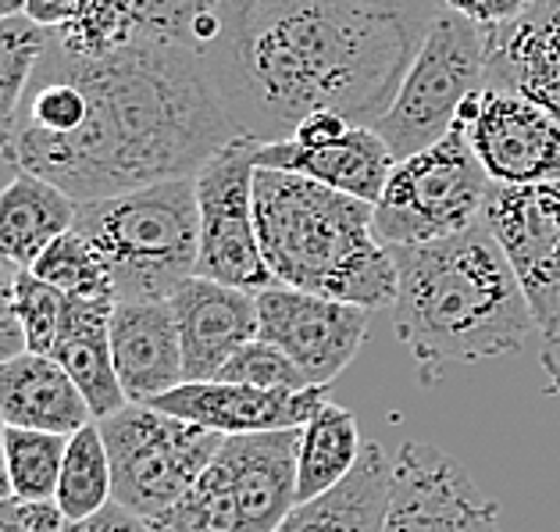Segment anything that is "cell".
<instances>
[{
	"instance_id": "6da1fadb",
	"label": "cell",
	"mask_w": 560,
	"mask_h": 532,
	"mask_svg": "<svg viewBox=\"0 0 560 532\" xmlns=\"http://www.w3.org/2000/svg\"><path fill=\"white\" fill-rule=\"evenodd\" d=\"M243 136L197 50L136 39L104 58L47 44L25 90L11 165L75 204L194 180Z\"/></svg>"
},
{
	"instance_id": "7a4b0ae2",
	"label": "cell",
	"mask_w": 560,
	"mask_h": 532,
	"mask_svg": "<svg viewBox=\"0 0 560 532\" xmlns=\"http://www.w3.org/2000/svg\"><path fill=\"white\" fill-rule=\"evenodd\" d=\"M443 0H240L203 61L236 129L290 140L318 112L375 126Z\"/></svg>"
},
{
	"instance_id": "3957f363",
	"label": "cell",
	"mask_w": 560,
	"mask_h": 532,
	"mask_svg": "<svg viewBox=\"0 0 560 532\" xmlns=\"http://www.w3.org/2000/svg\"><path fill=\"white\" fill-rule=\"evenodd\" d=\"M389 254L396 265L393 325L425 386L450 365L503 358L542 339L486 222L421 247H389Z\"/></svg>"
},
{
	"instance_id": "277c9868",
	"label": "cell",
	"mask_w": 560,
	"mask_h": 532,
	"mask_svg": "<svg viewBox=\"0 0 560 532\" xmlns=\"http://www.w3.org/2000/svg\"><path fill=\"white\" fill-rule=\"evenodd\" d=\"M254 218L265 265L279 286L364 311L393 308L396 265L375 236V204L293 172L257 169Z\"/></svg>"
},
{
	"instance_id": "5b68a950",
	"label": "cell",
	"mask_w": 560,
	"mask_h": 532,
	"mask_svg": "<svg viewBox=\"0 0 560 532\" xmlns=\"http://www.w3.org/2000/svg\"><path fill=\"white\" fill-rule=\"evenodd\" d=\"M83 233L112 271L115 300H172L197 276L200 208L197 180H168L129 194L79 204Z\"/></svg>"
},
{
	"instance_id": "8992f818",
	"label": "cell",
	"mask_w": 560,
	"mask_h": 532,
	"mask_svg": "<svg viewBox=\"0 0 560 532\" xmlns=\"http://www.w3.org/2000/svg\"><path fill=\"white\" fill-rule=\"evenodd\" d=\"M296 450L300 429L225 436L197 486L150 525L154 532H276L300 504Z\"/></svg>"
},
{
	"instance_id": "52a82bcc",
	"label": "cell",
	"mask_w": 560,
	"mask_h": 532,
	"mask_svg": "<svg viewBox=\"0 0 560 532\" xmlns=\"http://www.w3.org/2000/svg\"><path fill=\"white\" fill-rule=\"evenodd\" d=\"M478 90H486L482 30L443 4L429 36L421 39L389 112L375 122V132L386 140L396 161L421 154L454 132L464 104Z\"/></svg>"
},
{
	"instance_id": "ba28073f",
	"label": "cell",
	"mask_w": 560,
	"mask_h": 532,
	"mask_svg": "<svg viewBox=\"0 0 560 532\" xmlns=\"http://www.w3.org/2000/svg\"><path fill=\"white\" fill-rule=\"evenodd\" d=\"M493 180L478 165L460 126L440 143L396 161L389 183L375 200V236L386 247L460 236L482 225L486 197Z\"/></svg>"
},
{
	"instance_id": "9c48e42d",
	"label": "cell",
	"mask_w": 560,
	"mask_h": 532,
	"mask_svg": "<svg viewBox=\"0 0 560 532\" xmlns=\"http://www.w3.org/2000/svg\"><path fill=\"white\" fill-rule=\"evenodd\" d=\"M97 426L112 458L115 504L147 522L179 504L225 443V436L150 404H126Z\"/></svg>"
},
{
	"instance_id": "30bf717a",
	"label": "cell",
	"mask_w": 560,
	"mask_h": 532,
	"mask_svg": "<svg viewBox=\"0 0 560 532\" xmlns=\"http://www.w3.org/2000/svg\"><path fill=\"white\" fill-rule=\"evenodd\" d=\"M257 147L247 136H236L203 165L197 180L200 208V257L197 276L214 279L240 290L261 293L276 286V276L265 265L261 240L254 218V175Z\"/></svg>"
},
{
	"instance_id": "8fae6325",
	"label": "cell",
	"mask_w": 560,
	"mask_h": 532,
	"mask_svg": "<svg viewBox=\"0 0 560 532\" xmlns=\"http://www.w3.org/2000/svg\"><path fill=\"white\" fill-rule=\"evenodd\" d=\"M482 222L508 254L539 336L550 339L560 333V180L532 186L493 183Z\"/></svg>"
},
{
	"instance_id": "7c38bea8",
	"label": "cell",
	"mask_w": 560,
	"mask_h": 532,
	"mask_svg": "<svg viewBox=\"0 0 560 532\" xmlns=\"http://www.w3.org/2000/svg\"><path fill=\"white\" fill-rule=\"evenodd\" d=\"M382 532H503L500 508L440 447L407 440L393 454V494Z\"/></svg>"
},
{
	"instance_id": "4fadbf2b",
	"label": "cell",
	"mask_w": 560,
	"mask_h": 532,
	"mask_svg": "<svg viewBox=\"0 0 560 532\" xmlns=\"http://www.w3.org/2000/svg\"><path fill=\"white\" fill-rule=\"evenodd\" d=\"M257 336L290 354L311 386H332L368 339L364 308L279 282L257 293Z\"/></svg>"
},
{
	"instance_id": "5bb4252c",
	"label": "cell",
	"mask_w": 560,
	"mask_h": 532,
	"mask_svg": "<svg viewBox=\"0 0 560 532\" xmlns=\"http://www.w3.org/2000/svg\"><path fill=\"white\" fill-rule=\"evenodd\" d=\"M471 154L493 183L532 186L560 180V118L517 93L478 90L457 118Z\"/></svg>"
},
{
	"instance_id": "9a60e30c",
	"label": "cell",
	"mask_w": 560,
	"mask_h": 532,
	"mask_svg": "<svg viewBox=\"0 0 560 532\" xmlns=\"http://www.w3.org/2000/svg\"><path fill=\"white\" fill-rule=\"evenodd\" d=\"M325 404H329V386L282 393V390L225 383V379H208V383L175 386L150 407L183 421H194V426H203L218 436H257V432L304 429Z\"/></svg>"
},
{
	"instance_id": "2e32d148",
	"label": "cell",
	"mask_w": 560,
	"mask_h": 532,
	"mask_svg": "<svg viewBox=\"0 0 560 532\" xmlns=\"http://www.w3.org/2000/svg\"><path fill=\"white\" fill-rule=\"evenodd\" d=\"M172 311L183 339L186 383L218 379L232 354L261 333L257 293L214 279H186L172 293Z\"/></svg>"
},
{
	"instance_id": "e0dca14e",
	"label": "cell",
	"mask_w": 560,
	"mask_h": 532,
	"mask_svg": "<svg viewBox=\"0 0 560 532\" xmlns=\"http://www.w3.org/2000/svg\"><path fill=\"white\" fill-rule=\"evenodd\" d=\"M486 90L517 93L560 118V0H536L514 22L482 30Z\"/></svg>"
},
{
	"instance_id": "ac0fdd59",
	"label": "cell",
	"mask_w": 560,
	"mask_h": 532,
	"mask_svg": "<svg viewBox=\"0 0 560 532\" xmlns=\"http://www.w3.org/2000/svg\"><path fill=\"white\" fill-rule=\"evenodd\" d=\"M112 358L129 404H154L186 383L172 300H121L112 311Z\"/></svg>"
},
{
	"instance_id": "d6986e66",
	"label": "cell",
	"mask_w": 560,
	"mask_h": 532,
	"mask_svg": "<svg viewBox=\"0 0 560 532\" xmlns=\"http://www.w3.org/2000/svg\"><path fill=\"white\" fill-rule=\"evenodd\" d=\"M393 165L396 158L389 154V147L375 132V126H353L347 136L325 143L279 140L257 147V169L304 175V180H314L368 204H375L382 197Z\"/></svg>"
},
{
	"instance_id": "ffe728a7",
	"label": "cell",
	"mask_w": 560,
	"mask_h": 532,
	"mask_svg": "<svg viewBox=\"0 0 560 532\" xmlns=\"http://www.w3.org/2000/svg\"><path fill=\"white\" fill-rule=\"evenodd\" d=\"M0 418L15 429L75 436L93 421V412L58 361L25 350L0 365Z\"/></svg>"
},
{
	"instance_id": "44dd1931",
	"label": "cell",
	"mask_w": 560,
	"mask_h": 532,
	"mask_svg": "<svg viewBox=\"0 0 560 532\" xmlns=\"http://www.w3.org/2000/svg\"><path fill=\"white\" fill-rule=\"evenodd\" d=\"M112 311H115V300L68 297L58 344H54V354H50V358L72 375L79 393L86 397L93 421L112 418L115 412H121V407L129 404L126 390L118 383L115 358H112Z\"/></svg>"
},
{
	"instance_id": "7402d4cb",
	"label": "cell",
	"mask_w": 560,
	"mask_h": 532,
	"mask_svg": "<svg viewBox=\"0 0 560 532\" xmlns=\"http://www.w3.org/2000/svg\"><path fill=\"white\" fill-rule=\"evenodd\" d=\"M393 494V458L364 443L358 469L329 494L300 500L276 532H382Z\"/></svg>"
},
{
	"instance_id": "603a6c76",
	"label": "cell",
	"mask_w": 560,
	"mask_h": 532,
	"mask_svg": "<svg viewBox=\"0 0 560 532\" xmlns=\"http://www.w3.org/2000/svg\"><path fill=\"white\" fill-rule=\"evenodd\" d=\"M79 204L54 183L30 172H15L0 189V262L15 271L36 265L58 236L75 229Z\"/></svg>"
},
{
	"instance_id": "cb8c5ba5",
	"label": "cell",
	"mask_w": 560,
	"mask_h": 532,
	"mask_svg": "<svg viewBox=\"0 0 560 532\" xmlns=\"http://www.w3.org/2000/svg\"><path fill=\"white\" fill-rule=\"evenodd\" d=\"M364 454L361 426L353 412L339 404H325L304 429H300L296 450V500H311L329 494L358 469Z\"/></svg>"
},
{
	"instance_id": "d4e9b609",
	"label": "cell",
	"mask_w": 560,
	"mask_h": 532,
	"mask_svg": "<svg viewBox=\"0 0 560 532\" xmlns=\"http://www.w3.org/2000/svg\"><path fill=\"white\" fill-rule=\"evenodd\" d=\"M240 0H126L136 39L175 44L208 58Z\"/></svg>"
},
{
	"instance_id": "484cf974",
	"label": "cell",
	"mask_w": 560,
	"mask_h": 532,
	"mask_svg": "<svg viewBox=\"0 0 560 532\" xmlns=\"http://www.w3.org/2000/svg\"><path fill=\"white\" fill-rule=\"evenodd\" d=\"M58 508L65 511L68 522H86L97 511H104L115 500L112 483V458H107L104 436L97 421H90L86 429L68 436L61 483H58Z\"/></svg>"
},
{
	"instance_id": "4316f807",
	"label": "cell",
	"mask_w": 560,
	"mask_h": 532,
	"mask_svg": "<svg viewBox=\"0 0 560 532\" xmlns=\"http://www.w3.org/2000/svg\"><path fill=\"white\" fill-rule=\"evenodd\" d=\"M50 33L25 15L0 19V161H11L19 112L30 90L36 65L44 61Z\"/></svg>"
},
{
	"instance_id": "83f0119b",
	"label": "cell",
	"mask_w": 560,
	"mask_h": 532,
	"mask_svg": "<svg viewBox=\"0 0 560 532\" xmlns=\"http://www.w3.org/2000/svg\"><path fill=\"white\" fill-rule=\"evenodd\" d=\"M68 436L15 429L8 426L4 458H8V486L19 500H54L61 483Z\"/></svg>"
},
{
	"instance_id": "f1b7e54d",
	"label": "cell",
	"mask_w": 560,
	"mask_h": 532,
	"mask_svg": "<svg viewBox=\"0 0 560 532\" xmlns=\"http://www.w3.org/2000/svg\"><path fill=\"white\" fill-rule=\"evenodd\" d=\"M36 279L50 282L54 290L75 300H115L112 271L101 262V254L93 251V243L83 233H65L50 243V247L36 257L30 268ZM118 304V300H115Z\"/></svg>"
},
{
	"instance_id": "f546056e",
	"label": "cell",
	"mask_w": 560,
	"mask_h": 532,
	"mask_svg": "<svg viewBox=\"0 0 560 532\" xmlns=\"http://www.w3.org/2000/svg\"><path fill=\"white\" fill-rule=\"evenodd\" d=\"M65 304L68 297L61 290H54L50 282L36 279L30 268L15 271V311L25 333V347L33 354H54L61 333V319H65Z\"/></svg>"
},
{
	"instance_id": "4dcf8cb0",
	"label": "cell",
	"mask_w": 560,
	"mask_h": 532,
	"mask_svg": "<svg viewBox=\"0 0 560 532\" xmlns=\"http://www.w3.org/2000/svg\"><path fill=\"white\" fill-rule=\"evenodd\" d=\"M218 379L225 383H243V386H257V390H282V393H300L311 390L307 375L290 361V354H282L276 344L268 339H250L247 347H240L229 358V365L218 372Z\"/></svg>"
},
{
	"instance_id": "1f68e13d",
	"label": "cell",
	"mask_w": 560,
	"mask_h": 532,
	"mask_svg": "<svg viewBox=\"0 0 560 532\" xmlns=\"http://www.w3.org/2000/svg\"><path fill=\"white\" fill-rule=\"evenodd\" d=\"M25 350L30 347H25V333L15 311V268L0 262V365H8Z\"/></svg>"
},
{
	"instance_id": "d6a6232c",
	"label": "cell",
	"mask_w": 560,
	"mask_h": 532,
	"mask_svg": "<svg viewBox=\"0 0 560 532\" xmlns=\"http://www.w3.org/2000/svg\"><path fill=\"white\" fill-rule=\"evenodd\" d=\"M443 4L468 22H475L478 30H493V25L514 22L517 15H525L536 0H443Z\"/></svg>"
},
{
	"instance_id": "836d02e7",
	"label": "cell",
	"mask_w": 560,
	"mask_h": 532,
	"mask_svg": "<svg viewBox=\"0 0 560 532\" xmlns=\"http://www.w3.org/2000/svg\"><path fill=\"white\" fill-rule=\"evenodd\" d=\"M86 8H90V0H25L22 15L30 22H36L39 30L58 33L68 22H75L79 15H83Z\"/></svg>"
},
{
	"instance_id": "e575fe53",
	"label": "cell",
	"mask_w": 560,
	"mask_h": 532,
	"mask_svg": "<svg viewBox=\"0 0 560 532\" xmlns=\"http://www.w3.org/2000/svg\"><path fill=\"white\" fill-rule=\"evenodd\" d=\"M68 532H154V525H150L147 518L132 514L129 508H121V504L112 500L104 511L86 518V522L68 525Z\"/></svg>"
},
{
	"instance_id": "d590c367",
	"label": "cell",
	"mask_w": 560,
	"mask_h": 532,
	"mask_svg": "<svg viewBox=\"0 0 560 532\" xmlns=\"http://www.w3.org/2000/svg\"><path fill=\"white\" fill-rule=\"evenodd\" d=\"M350 129H353L350 118L332 115V112H318V115L300 122L290 140H296V143H325V140H339V136H347Z\"/></svg>"
},
{
	"instance_id": "8d00e7d4",
	"label": "cell",
	"mask_w": 560,
	"mask_h": 532,
	"mask_svg": "<svg viewBox=\"0 0 560 532\" xmlns=\"http://www.w3.org/2000/svg\"><path fill=\"white\" fill-rule=\"evenodd\" d=\"M22 518L30 532H68V518L58 500H22Z\"/></svg>"
},
{
	"instance_id": "74e56055",
	"label": "cell",
	"mask_w": 560,
	"mask_h": 532,
	"mask_svg": "<svg viewBox=\"0 0 560 532\" xmlns=\"http://www.w3.org/2000/svg\"><path fill=\"white\" fill-rule=\"evenodd\" d=\"M539 361H542V372H546V386H550V393H560V333L542 339Z\"/></svg>"
},
{
	"instance_id": "f35d334b",
	"label": "cell",
	"mask_w": 560,
	"mask_h": 532,
	"mask_svg": "<svg viewBox=\"0 0 560 532\" xmlns=\"http://www.w3.org/2000/svg\"><path fill=\"white\" fill-rule=\"evenodd\" d=\"M0 532H30L25 529L19 497H0Z\"/></svg>"
},
{
	"instance_id": "ab89813d",
	"label": "cell",
	"mask_w": 560,
	"mask_h": 532,
	"mask_svg": "<svg viewBox=\"0 0 560 532\" xmlns=\"http://www.w3.org/2000/svg\"><path fill=\"white\" fill-rule=\"evenodd\" d=\"M4 440H8V421L0 418V497H11V486H8V458H4Z\"/></svg>"
},
{
	"instance_id": "60d3db41",
	"label": "cell",
	"mask_w": 560,
	"mask_h": 532,
	"mask_svg": "<svg viewBox=\"0 0 560 532\" xmlns=\"http://www.w3.org/2000/svg\"><path fill=\"white\" fill-rule=\"evenodd\" d=\"M25 11V0H0V19H15Z\"/></svg>"
}]
</instances>
